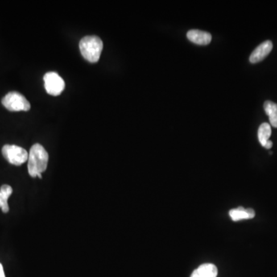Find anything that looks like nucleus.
<instances>
[{
  "label": "nucleus",
  "instance_id": "1",
  "mask_svg": "<svg viewBox=\"0 0 277 277\" xmlns=\"http://www.w3.org/2000/svg\"><path fill=\"white\" fill-rule=\"evenodd\" d=\"M48 153L42 145L36 143L30 149L28 158V172L32 177L46 171L48 164Z\"/></svg>",
  "mask_w": 277,
  "mask_h": 277
},
{
  "label": "nucleus",
  "instance_id": "2",
  "mask_svg": "<svg viewBox=\"0 0 277 277\" xmlns=\"http://www.w3.org/2000/svg\"><path fill=\"white\" fill-rule=\"evenodd\" d=\"M104 43L100 37L87 35L83 37L80 42V50L84 59L94 63L99 61Z\"/></svg>",
  "mask_w": 277,
  "mask_h": 277
},
{
  "label": "nucleus",
  "instance_id": "3",
  "mask_svg": "<svg viewBox=\"0 0 277 277\" xmlns=\"http://www.w3.org/2000/svg\"><path fill=\"white\" fill-rule=\"evenodd\" d=\"M2 105L9 111L30 110L31 105L23 95L18 92H10L4 96L2 100Z\"/></svg>",
  "mask_w": 277,
  "mask_h": 277
},
{
  "label": "nucleus",
  "instance_id": "4",
  "mask_svg": "<svg viewBox=\"0 0 277 277\" xmlns=\"http://www.w3.org/2000/svg\"><path fill=\"white\" fill-rule=\"evenodd\" d=\"M4 158L11 164L20 166L26 163L29 158V154L23 148L16 145H5L2 149Z\"/></svg>",
  "mask_w": 277,
  "mask_h": 277
},
{
  "label": "nucleus",
  "instance_id": "5",
  "mask_svg": "<svg viewBox=\"0 0 277 277\" xmlns=\"http://www.w3.org/2000/svg\"><path fill=\"white\" fill-rule=\"evenodd\" d=\"M46 92L52 96L61 94L65 88V82L56 72H50L43 77Z\"/></svg>",
  "mask_w": 277,
  "mask_h": 277
},
{
  "label": "nucleus",
  "instance_id": "6",
  "mask_svg": "<svg viewBox=\"0 0 277 277\" xmlns=\"http://www.w3.org/2000/svg\"><path fill=\"white\" fill-rule=\"evenodd\" d=\"M273 47V43L270 40L265 41L260 45H259L249 56V62L251 63H257L262 61L271 52Z\"/></svg>",
  "mask_w": 277,
  "mask_h": 277
},
{
  "label": "nucleus",
  "instance_id": "7",
  "mask_svg": "<svg viewBox=\"0 0 277 277\" xmlns=\"http://www.w3.org/2000/svg\"><path fill=\"white\" fill-rule=\"evenodd\" d=\"M187 35L189 40L200 46H207L209 44L212 40V35L210 34L201 30H190Z\"/></svg>",
  "mask_w": 277,
  "mask_h": 277
},
{
  "label": "nucleus",
  "instance_id": "8",
  "mask_svg": "<svg viewBox=\"0 0 277 277\" xmlns=\"http://www.w3.org/2000/svg\"><path fill=\"white\" fill-rule=\"evenodd\" d=\"M217 274L218 270L214 264L205 263L194 270L190 277H216Z\"/></svg>",
  "mask_w": 277,
  "mask_h": 277
},
{
  "label": "nucleus",
  "instance_id": "9",
  "mask_svg": "<svg viewBox=\"0 0 277 277\" xmlns=\"http://www.w3.org/2000/svg\"><path fill=\"white\" fill-rule=\"evenodd\" d=\"M13 193V189L9 185H3L0 188V208L2 212H9V208L8 205V199Z\"/></svg>",
  "mask_w": 277,
  "mask_h": 277
},
{
  "label": "nucleus",
  "instance_id": "10",
  "mask_svg": "<svg viewBox=\"0 0 277 277\" xmlns=\"http://www.w3.org/2000/svg\"><path fill=\"white\" fill-rule=\"evenodd\" d=\"M264 110L270 119L272 126L277 128V104L271 101H266L264 104Z\"/></svg>",
  "mask_w": 277,
  "mask_h": 277
},
{
  "label": "nucleus",
  "instance_id": "11",
  "mask_svg": "<svg viewBox=\"0 0 277 277\" xmlns=\"http://www.w3.org/2000/svg\"><path fill=\"white\" fill-rule=\"evenodd\" d=\"M271 126L270 124L266 122L261 124L258 129V138L262 146L264 147L267 141L270 140L269 138L271 137Z\"/></svg>",
  "mask_w": 277,
  "mask_h": 277
},
{
  "label": "nucleus",
  "instance_id": "12",
  "mask_svg": "<svg viewBox=\"0 0 277 277\" xmlns=\"http://www.w3.org/2000/svg\"><path fill=\"white\" fill-rule=\"evenodd\" d=\"M229 216L233 221L249 219V215L246 212V209L242 207H237V209H231L229 211Z\"/></svg>",
  "mask_w": 277,
  "mask_h": 277
},
{
  "label": "nucleus",
  "instance_id": "13",
  "mask_svg": "<svg viewBox=\"0 0 277 277\" xmlns=\"http://www.w3.org/2000/svg\"><path fill=\"white\" fill-rule=\"evenodd\" d=\"M246 212H247L248 215H249V219H253L255 217V211L253 210V209H246Z\"/></svg>",
  "mask_w": 277,
  "mask_h": 277
},
{
  "label": "nucleus",
  "instance_id": "14",
  "mask_svg": "<svg viewBox=\"0 0 277 277\" xmlns=\"http://www.w3.org/2000/svg\"><path fill=\"white\" fill-rule=\"evenodd\" d=\"M272 146H273V142L270 140H268L266 145H265L264 148H266L267 150H270V149H271Z\"/></svg>",
  "mask_w": 277,
  "mask_h": 277
},
{
  "label": "nucleus",
  "instance_id": "15",
  "mask_svg": "<svg viewBox=\"0 0 277 277\" xmlns=\"http://www.w3.org/2000/svg\"><path fill=\"white\" fill-rule=\"evenodd\" d=\"M0 277H6L5 274H4L3 267L2 265L0 263Z\"/></svg>",
  "mask_w": 277,
  "mask_h": 277
}]
</instances>
